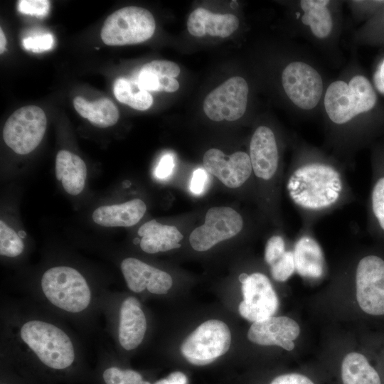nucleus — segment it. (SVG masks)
<instances>
[{"label": "nucleus", "mask_w": 384, "mask_h": 384, "mask_svg": "<svg viewBox=\"0 0 384 384\" xmlns=\"http://www.w3.org/2000/svg\"><path fill=\"white\" fill-rule=\"evenodd\" d=\"M286 188L303 233H311L322 218L356 201L345 167L317 154L297 156L287 175Z\"/></svg>", "instance_id": "obj_1"}, {"label": "nucleus", "mask_w": 384, "mask_h": 384, "mask_svg": "<svg viewBox=\"0 0 384 384\" xmlns=\"http://www.w3.org/2000/svg\"><path fill=\"white\" fill-rule=\"evenodd\" d=\"M331 285L333 291L346 294L351 314L384 318V245L355 252L338 267Z\"/></svg>", "instance_id": "obj_2"}, {"label": "nucleus", "mask_w": 384, "mask_h": 384, "mask_svg": "<svg viewBox=\"0 0 384 384\" xmlns=\"http://www.w3.org/2000/svg\"><path fill=\"white\" fill-rule=\"evenodd\" d=\"M377 104L375 89L361 75L353 76L348 84L343 80L333 82L324 96L326 112L337 126H343L360 114L371 112Z\"/></svg>", "instance_id": "obj_3"}, {"label": "nucleus", "mask_w": 384, "mask_h": 384, "mask_svg": "<svg viewBox=\"0 0 384 384\" xmlns=\"http://www.w3.org/2000/svg\"><path fill=\"white\" fill-rule=\"evenodd\" d=\"M22 341L46 367L56 370L70 368L75 353L70 337L54 324L30 320L21 328Z\"/></svg>", "instance_id": "obj_4"}, {"label": "nucleus", "mask_w": 384, "mask_h": 384, "mask_svg": "<svg viewBox=\"0 0 384 384\" xmlns=\"http://www.w3.org/2000/svg\"><path fill=\"white\" fill-rule=\"evenodd\" d=\"M41 288L53 305L68 312L84 311L91 301V292L86 279L70 267L48 269L42 276Z\"/></svg>", "instance_id": "obj_5"}, {"label": "nucleus", "mask_w": 384, "mask_h": 384, "mask_svg": "<svg viewBox=\"0 0 384 384\" xmlns=\"http://www.w3.org/2000/svg\"><path fill=\"white\" fill-rule=\"evenodd\" d=\"M156 23L151 13L137 6L119 9L105 20L101 38L108 46L133 45L144 42L154 34Z\"/></svg>", "instance_id": "obj_6"}, {"label": "nucleus", "mask_w": 384, "mask_h": 384, "mask_svg": "<svg viewBox=\"0 0 384 384\" xmlns=\"http://www.w3.org/2000/svg\"><path fill=\"white\" fill-rule=\"evenodd\" d=\"M231 343L228 325L218 319H210L198 326L181 343L180 350L191 365L205 366L225 354Z\"/></svg>", "instance_id": "obj_7"}, {"label": "nucleus", "mask_w": 384, "mask_h": 384, "mask_svg": "<svg viewBox=\"0 0 384 384\" xmlns=\"http://www.w3.org/2000/svg\"><path fill=\"white\" fill-rule=\"evenodd\" d=\"M332 384H384L380 369L361 350L349 347L319 368Z\"/></svg>", "instance_id": "obj_8"}, {"label": "nucleus", "mask_w": 384, "mask_h": 384, "mask_svg": "<svg viewBox=\"0 0 384 384\" xmlns=\"http://www.w3.org/2000/svg\"><path fill=\"white\" fill-rule=\"evenodd\" d=\"M46 125V116L41 108L36 105L21 107L12 113L4 124V142L15 153L27 154L41 143Z\"/></svg>", "instance_id": "obj_9"}, {"label": "nucleus", "mask_w": 384, "mask_h": 384, "mask_svg": "<svg viewBox=\"0 0 384 384\" xmlns=\"http://www.w3.org/2000/svg\"><path fill=\"white\" fill-rule=\"evenodd\" d=\"M242 301L240 303V314L252 323L273 316L279 307V300L270 278L263 272L242 273Z\"/></svg>", "instance_id": "obj_10"}, {"label": "nucleus", "mask_w": 384, "mask_h": 384, "mask_svg": "<svg viewBox=\"0 0 384 384\" xmlns=\"http://www.w3.org/2000/svg\"><path fill=\"white\" fill-rule=\"evenodd\" d=\"M243 227L242 215L233 208L213 207L207 211L204 224L192 231L189 242L195 250L206 251L217 243L237 235Z\"/></svg>", "instance_id": "obj_11"}, {"label": "nucleus", "mask_w": 384, "mask_h": 384, "mask_svg": "<svg viewBox=\"0 0 384 384\" xmlns=\"http://www.w3.org/2000/svg\"><path fill=\"white\" fill-rule=\"evenodd\" d=\"M248 85L240 76H234L211 91L205 98L203 108L206 116L215 122L235 121L247 107Z\"/></svg>", "instance_id": "obj_12"}, {"label": "nucleus", "mask_w": 384, "mask_h": 384, "mask_svg": "<svg viewBox=\"0 0 384 384\" xmlns=\"http://www.w3.org/2000/svg\"><path fill=\"white\" fill-rule=\"evenodd\" d=\"M250 158L253 174L260 181L273 186L277 194L281 181L280 156L277 137L272 129L260 126L250 142Z\"/></svg>", "instance_id": "obj_13"}, {"label": "nucleus", "mask_w": 384, "mask_h": 384, "mask_svg": "<svg viewBox=\"0 0 384 384\" xmlns=\"http://www.w3.org/2000/svg\"><path fill=\"white\" fill-rule=\"evenodd\" d=\"M282 83L289 100L302 110H311L323 93V81L313 67L301 61L288 64L282 73Z\"/></svg>", "instance_id": "obj_14"}, {"label": "nucleus", "mask_w": 384, "mask_h": 384, "mask_svg": "<svg viewBox=\"0 0 384 384\" xmlns=\"http://www.w3.org/2000/svg\"><path fill=\"white\" fill-rule=\"evenodd\" d=\"M302 335L299 322L289 316H273L253 322L247 331L250 342L263 346H277L288 352L295 351Z\"/></svg>", "instance_id": "obj_15"}, {"label": "nucleus", "mask_w": 384, "mask_h": 384, "mask_svg": "<svg viewBox=\"0 0 384 384\" xmlns=\"http://www.w3.org/2000/svg\"><path fill=\"white\" fill-rule=\"evenodd\" d=\"M371 184L367 201L366 229L384 245V141L375 145L371 158Z\"/></svg>", "instance_id": "obj_16"}, {"label": "nucleus", "mask_w": 384, "mask_h": 384, "mask_svg": "<svg viewBox=\"0 0 384 384\" xmlns=\"http://www.w3.org/2000/svg\"><path fill=\"white\" fill-rule=\"evenodd\" d=\"M203 164L206 171L233 188L244 185L253 173L250 156L244 151L226 156L221 150L210 149L204 154Z\"/></svg>", "instance_id": "obj_17"}, {"label": "nucleus", "mask_w": 384, "mask_h": 384, "mask_svg": "<svg viewBox=\"0 0 384 384\" xmlns=\"http://www.w3.org/2000/svg\"><path fill=\"white\" fill-rule=\"evenodd\" d=\"M121 270L128 288L136 293L147 289L152 294H164L173 284L169 274L137 258L123 260Z\"/></svg>", "instance_id": "obj_18"}, {"label": "nucleus", "mask_w": 384, "mask_h": 384, "mask_svg": "<svg viewBox=\"0 0 384 384\" xmlns=\"http://www.w3.org/2000/svg\"><path fill=\"white\" fill-rule=\"evenodd\" d=\"M146 320L139 301L133 297L125 299L119 310L118 338L121 346L131 351L142 342Z\"/></svg>", "instance_id": "obj_19"}, {"label": "nucleus", "mask_w": 384, "mask_h": 384, "mask_svg": "<svg viewBox=\"0 0 384 384\" xmlns=\"http://www.w3.org/2000/svg\"><path fill=\"white\" fill-rule=\"evenodd\" d=\"M239 26L237 16L231 14H213L198 8L191 12L187 21L188 32L193 36L202 37L206 34L225 38L235 31Z\"/></svg>", "instance_id": "obj_20"}, {"label": "nucleus", "mask_w": 384, "mask_h": 384, "mask_svg": "<svg viewBox=\"0 0 384 384\" xmlns=\"http://www.w3.org/2000/svg\"><path fill=\"white\" fill-rule=\"evenodd\" d=\"M179 73V66L172 61L152 60L140 69L138 82L147 91L174 92L179 88L175 79Z\"/></svg>", "instance_id": "obj_21"}, {"label": "nucleus", "mask_w": 384, "mask_h": 384, "mask_svg": "<svg viewBox=\"0 0 384 384\" xmlns=\"http://www.w3.org/2000/svg\"><path fill=\"white\" fill-rule=\"evenodd\" d=\"M146 210L144 201L134 198L121 204L100 206L93 212L92 219L104 227H130L142 218Z\"/></svg>", "instance_id": "obj_22"}, {"label": "nucleus", "mask_w": 384, "mask_h": 384, "mask_svg": "<svg viewBox=\"0 0 384 384\" xmlns=\"http://www.w3.org/2000/svg\"><path fill=\"white\" fill-rule=\"evenodd\" d=\"M142 237L141 249L149 254L166 252L181 247L180 241L183 236L176 227L163 225L156 220L143 224L138 230Z\"/></svg>", "instance_id": "obj_23"}, {"label": "nucleus", "mask_w": 384, "mask_h": 384, "mask_svg": "<svg viewBox=\"0 0 384 384\" xmlns=\"http://www.w3.org/2000/svg\"><path fill=\"white\" fill-rule=\"evenodd\" d=\"M55 176L60 181L65 191L73 196L80 193L85 187L87 166L78 155L60 150L55 158Z\"/></svg>", "instance_id": "obj_24"}, {"label": "nucleus", "mask_w": 384, "mask_h": 384, "mask_svg": "<svg viewBox=\"0 0 384 384\" xmlns=\"http://www.w3.org/2000/svg\"><path fill=\"white\" fill-rule=\"evenodd\" d=\"M296 271L303 278L317 280L324 274V259L319 245L304 238L296 244L294 251Z\"/></svg>", "instance_id": "obj_25"}, {"label": "nucleus", "mask_w": 384, "mask_h": 384, "mask_svg": "<svg viewBox=\"0 0 384 384\" xmlns=\"http://www.w3.org/2000/svg\"><path fill=\"white\" fill-rule=\"evenodd\" d=\"M73 105L78 113L90 122L101 128L115 124L119 119V111L116 105L108 98H101L88 102L80 96L75 97Z\"/></svg>", "instance_id": "obj_26"}, {"label": "nucleus", "mask_w": 384, "mask_h": 384, "mask_svg": "<svg viewBox=\"0 0 384 384\" xmlns=\"http://www.w3.org/2000/svg\"><path fill=\"white\" fill-rule=\"evenodd\" d=\"M328 0H302L300 6L304 11L302 21L308 25L312 33L319 38L329 36L333 28L331 13L327 8Z\"/></svg>", "instance_id": "obj_27"}, {"label": "nucleus", "mask_w": 384, "mask_h": 384, "mask_svg": "<svg viewBox=\"0 0 384 384\" xmlns=\"http://www.w3.org/2000/svg\"><path fill=\"white\" fill-rule=\"evenodd\" d=\"M113 91L118 101L137 110H146L153 103L151 95L136 81L118 78L114 82Z\"/></svg>", "instance_id": "obj_28"}, {"label": "nucleus", "mask_w": 384, "mask_h": 384, "mask_svg": "<svg viewBox=\"0 0 384 384\" xmlns=\"http://www.w3.org/2000/svg\"><path fill=\"white\" fill-rule=\"evenodd\" d=\"M324 380L319 370L294 369L274 374L265 384H321Z\"/></svg>", "instance_id": "obj_29"}, {"label": "nucleus", "mask_w": 384, "mask_h": 384, "mask_svg": "<svg viewBox=\"0 0 384 384\" xmlns=\"http://www.w3.org/2000/svg\"><path fill=\"white\" fill-rule=\"evenodd\" d=\"M24 244L18 234L4 221L0 220V254L2 256L14 257L21 255Z\"/></svg>", "instance_id": "obj_30"}, {"label": "nucleus", "mask_w": 384, "mask_h": 384, "mask_svg": "<svg viewBox=\"0 0 384 384\" xmlns=\"http://www.w3.org/2000/svg\"><path fill=\"white\" fill-rule=\"evenodd\" d=\"M105 384H151L144 380L142 375L132 369H122L111 366L102 373Z\"/></svg>", "instance_id": "obj_31"}, {"label": "nucleus", "mask_w": 384, "mask_h": 384, "mask_svg": "<svg viewBox=\"0 0 384 384\" xmlns=\"http://www.w3.org/2000/svg\"><path fill=\"white\" fill-rule=\"evenodd\" d=\"M296 271L293 251L287 252L270 266V274L277 282L287 281Z\"/></svg>", "instance_id": "obj_32"}, {"label": "nucleus", "mask_w": 384, "mask_h": 384, "mask_svg": "<svg viewBox=\"0 0 384 384\" xmlns=\"http://www.w3.org/2000/svg\"><path fill=\"white\" fill-rule=\"evenodd\" d=\"M287 252L285 241L282 237L274 235L267 242L265 250V260L271 266Z\"/></svg>", "instance_id": "obj_33"}, {"label": "nucleus", "mask_w": 384, "mask_h": 384, "mask_svg": "<svg viewBox=\"0 0 384 384\" xmlns=\"http://www.w3.org/2000/svg\"><path fill=\"white\" fill-rule=\"evenodd\" d=\"M23 44L28 50L41 53L51 49L54 44V39L51 34L45 33L27 37L23 39Z\"/></svg>", "instance_id": "obj_34"}, {"label": "nucleus", "mask_w": 384, "mask_h": 384, "mask_svg": "<svg viewBox=\"0 0 384 384\" xmlns=\"http://www.w3.org/2000/svg\"><path fill=\"white\" fill-rule=\"evenodd\" d=\"M50 1L47 0H21L18 10L21 13L43 16L48 13Z\"/></svg>", "instance_id": "obj_35"}, {"label": "nucleus", "mask_w": 384, "mask_h": 384, "mask_svg": "<svg viewBox=\"0 0 384 384\" xmlns=\"http://www.w3.org/2000/svg\"><path fill=\"white\" fill-rule=\"evenodd\" d=\"M174 166V156L171 153H166L160 159L154 174L159 179H166L173 174Z\"/></svg>", "instance_id": "obj_36"}, {"label": "nucleus", "mask_w": 384, "mask_h": 384, "mask_svg": "<svg viewBox=\"0 0 384 384\" xmlns=\"http://www.w3.org/2000/svg\"><path fill=\"white\" fill-rule=\"evenodd\" d=\"M208 182V174L206 169L198 168L196 169L192 175L190 183V190L195 195L201 194L206 186Z\"/></svg>", "instance_id": "obj_37"}, {"label": "nucleus", "mask_w": 384, "mask_h": 384, "mask_svg": "<svg viewBox=\"0 0 384 384\" xmlns=\"http://www.w3.org/2000/svg\"><path fill=\"white\" fill-rule=\"evenodd\" d=\"M375 90L384 95V57L379 61L373 75Z\"/></svg>", "instance_id": "obj_38"}, {"label": "nucleus", "mask_w": 384, "mask_h": 384, "mask_svg": "<svg viewBox=\"0 0 384 384\" xmlns=\"http://www.w3.org/2000/svg\"><path fill=\"white\" fill-rule=\"evenodd\" d=\"M188 380L185 373L181 371H174L154 384H188Z\"/></svg>", "instance_id": "obj_39"}, {"label": "nucleus", "mask_w": 384, "mask_h": 384, "mask_svg": "<svg viewBox=\"0 0 384 384\" xmlns=\"http://www.w3.org/2000/svg\"><path fill=\"white\" fill-rule=\"evenodd\" d=\"M6 45V36L2 31V29H0V53H3V52L5 50Z\"/></svg>", "instance_id": "obj_40"}, {"label": "nucleus", "mask_w": 384, "mask_h": 384, "mask_svg": "<svg viewBox=\"0 0 384 384\" xmlns=\"http://www.w3.org/2000/svg\"><path fill=\"white\" fill-rule=\"evenodd\" d=\"M381 374H382L383 382H384V370L381 371Z\"/></svg>", "instance_id": "obj_41"}, {"label": "nucleus", "mask_w": 384, "mask_h": 384, "mask_svg": "<svg viewBox=\"0 0 384 384\" xmlns=\"http://www.w3.org/2000/svg\"><path fill=\"white\" fill-rule=\"evenodd\" d=\"M383 21H384V15H383ZM384 24V23H383Z\"/></svg>", "instance_id": "obj_42"}]
</instances>
